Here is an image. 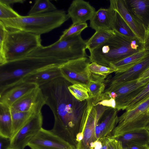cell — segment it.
Wrapping results in <instances>:
<instances>
[{
	"mask_svg": "<svg viewBox=\"0 0 149 149\" xmlns=\"http://www.w3.org/2000/svg\"><path fill=\"white\" fill-rule=\"evenodd\" d=\"M84 138V133L82 132H79L76 136V140L78 142L81 141Z\"/></svg>",
	"mask_w": 149,
	"mask_h": 149,
	"instance_id": "43",
	"label": "cell"
},
{
	"mask_svg": "<svg viewBox=\"0 0 149 149\" xmlns=\"http://www.w3.org/2000/svg\"><path fill=\"white\" fill-rule=\"evenodd\" d=\"M41 112L33 115L10 140L8 148L24 149L42 128Z\"/></svg>",
	"mask_w": 149,
	"mask_h": 149,
	"instance_id": "8",
	"label": "cell"
},
{
	"mask_svg": "<svg viewBox=\"0 0 149 149\" xmlns=\"http://www.w3.org/2000/svg\"><path fill=\"white\" fill-rule=\"evenodd\" d=\"M109 7L120 14L136 37L144 43L149 33H148L143 25L130 13L127 9L125 0H111Z\"/></svg>",
	"mask_w": 149,
	"mask_h": 149,
	"instance_id": "11",
	"label": "cell"
},
{
	"mask_svg": "<svg viewBox=\"0 0 149 149\" xmlns=\"http://www.w3.org/2000/svg\"><path fill=\"white\" fill-rule=\"evenodd\" d=\"M149 108V97L132 109L126 111L118 117V125H124L135 120Z\"/></svg>",
	"mask_w": 149,
	"mask_h": 149,
	"instance_id": "25",
	"label": "cell"
},
{
	"mask_svg": "<svg viewBox=\"0 0 149 149\" xmlns=\"http://www.w3.org/2000/svg\"><path fill=\"white\" fill-rule=\"evenodd\" d=\"M130 13L149 33V0H125Z\"/></svg>",
	"mask_w": 149,
	"mask_h": 149,
	"instance_id": "15",
	"label": "cell"
},
{
	"mask_svg": "<svg viewBox=\"0 0 149 149\" xmlns=\"http://www.w3.org/2000/svg\"><path fill=\"white\" fill-rule=\"evenodd\" d=\"M64 63L52 57L26 56L0 66V92L20 83L26 75Z\"/></svg>",
	"mask_w": 149,
	"mask_h": 149,
	"instance_id": "3",
	"label": "cell"
},
{
	"mask_svg": "<svg viewBox=\"0 0 149 149\" xmlns=\"http://www.w3.org/2000/svg\"><path fill=\"white\" fill-rule=\"evenodd\" d=\"M124 146L132 145H149V132L146 128L134 130L115 138Z\"/></svg>",
	"mask_w": 149,
	"mask_h": 149,
	"instance_id": "21",
	"label": "cell"
},
{
	"mask_svg": "<svg viewBox=\"0 0 149 149\" xmlns=\"http://www.w3.org/2000/svg\"><path fill=\"white\" fill-rule=\"evenodd\" d=\"M69 18L65 11L57 10L0 21L8 29L20 30L40 36L60 27Z\"/></svg>",
	"mask_w": 149,
	"mask_h": 149,
	"instance_id": "4",
	"label": "cell"
},
{
	"mask_svg": "<svg viewBox=\"0 0 149 149\" xmlns=\"http://www.w3.org/2000/svg\"><path fill=\"white\" fill-rule=\"evenodd\" d=\"M76 148H77L78 149H83L82 148H81L80 146L78 145H77ZM90 149H93V148H91Z\"/></svg>",
	"mask_w": 149,
	"mask_h": 149,
	"instance_id": "45",
	"label": "cell"
},
{
	"mask_svg": "<svg viewBox=\"0 0 149 149\" xmlns=\"http://www.w3.org/2000/svg\"><path fill=\"white\" fill-rule=\"evenodd\" d=\"M63 77L54 79L40 87L46 104L54 115V123L51 131L67 141L72 129L80 126L87 100L80 101L71 94L68 86L72 84Z\"/></svg>",
	"mask_w": 149,
	"mask_h": 149,
	"instance_id": "1",
	"label": "cell"
},
{
	"mask_svg": "<svg viewBox=\"0 0 149 149\" xmlns=\"http://www.w3.org/2000/svg\"><path fill=\"white\" fill-rule=\"evenodd\" d=\"M110 136H109L106 137L102 141V146L101 149H107V144Z\"/></svg>",
	"mask_w": 149,
	"mask_h": 149,
	"instance_id": "42",
	"label": "cell"
},
{
	"mask_svg": "<svg viewBox=\"0 0 149 149\" xmlns=\"http://www.w3.org/2000/svg\"><path fill=\"white\" fill-rule=\"evenodd\" d=\"M114 11L111 26L112 30L119 34L128 37L132 38H137L120 14L117 12Z\"/></svg>",
	"mask_w": 149,
	"mask_h": 149,
	"instance_id": "28",
	"label": "cell"
},
{
	"mask_svg": "<svg viewBox=\"0 0 149 149\" xmlns=\"http://www.w3.org/2000/svg\"><path fill=\"white\" fill-rule=\"evenodd\" d=\"M114 32L104 43L90 52L91 63L111 68L113 63L145 50L144 43L138 38H130Z\"/></svg>",
	"mask_w": 149,
	"mask_h": 149,
	"instance_id": "2",
	"label": "cell"
},
{
	"mask_svg": "<svg viewBox=\"0 0 149 149\" xmlns=\"http://www.w3.org/2000/svg\"><path fill=\"white\" fill-rule=\"evenodd\" d=\"M115 11L110 7L100 8L96 11L90 20V26L95 31L112 30V24Z\"/></svg>",
	"mask_w": 149,
	"mask_h": 149,
	"instance_id": "20",
	"label": "cell"
},
{
	"mask_svg": "<svg viewBox=\"0 0 149 149\" xmlns=\"http://www.w3.org/2000/svg\"><path fill=\"white\" fill-rule=\"evenodd\" d=\"M91 63L88 57L70 61L60 67L63 77L72 84H78L87 86L91 79L88 68Z\"/></svg>",
	"mask_w": 149,
	"mask_h": 149,
	"instance_id": "7",
	"label": "cell"
},
{
	"mask_svg": "<svg viewBox=\"0 0 149 149\" xmlns=\"http://www.w3.org/2000/svg\"><path fill=\"white\" fill-rule=\"evenodd\" d=\"M25 1L24 0H0V2L9 6L15 3H23Z\"/></svg>",
	"mask_w": 149,
	"mask_h": 149,
	"instance_id": "38",
	"label": "cell"
},
{
	"mask_svg": "<svg viewBox=\"0 0 149 149\" xmlns=\"http://www.w3.org/2000/svg\"><path fill=\"white\" fill-rule=\"evenodd\" d=\"M146 128L148 131L149 132V123L146 126Z\"/></svg>",
	"mask_w": 149,
	"mask_h": 149,
	"instance_id": "46",
	"label": "cell"
},
{
	"mask_svg": "<svg viewBox=\"0 0 149 149\" xmlns=\"http://www.w3.org/2000/svg\"><path fill=\"white\" fill-rule=\"evenodd\" d=\"M43 106H39L26 111H16L10 107L12 121L13 136L34 114L41 112Z\"/></svg>",
	"mask_w": 149,
	"mask_h": 149,
	"instance_id": "24",
	"label": "cell"
},
{
	"mask_svg": "<svg viewBox=\"0 0 149 149\" xmlns=\"http://www.w3.org/2000/svg\"><path fill=\"white\" fill-rule=\"evenodd\" d=\"M55 6L48 0H37L31 7L28 15L41 14L57 10Z\"/></svg>",
	"mask_w": 149,
	"mask_h": 149,
	"instance_id": "29",
	"label": "cell"
},
{
	"mask_svg": "<svg viewBox=\"0 0 149 149\" xmlns=\"http://www.w3.org/2000/svg\"><path fill=\"white\" fill-rule=\"evenodd\" d=\"M149 82V77L137 78L118 85L108 86L104 92L113 91L117 96L115 99L116 103L131 93L146 85Z\"/></svg>",
	"mask_w": 149,
	"mask_h": 149,
	"instance_id": "19",
	"label": "cell"
},
{
	"mask_svg": "<svg viewBox=\"0 0 149 149\" xmlns=\"http://www.w3.org/2000/svg\"><path fill=\"white\" fill-rule=\"evenodd\" d=\"M88 68L92 77L103 80H104L108 75L116 71L113 68L103 66L95 62L90 63Z\"/></svg>",
	"mask_w": 149,
	"mask_h": 149,
	"instance_id": "30",
	"label": "cell"
},
{
	"mask_svg": "<svg viewBox=\"0 0 149 149\" xmlns=\"http://www.w3.org/2000/svg\"><path fill=\"white\" fill-rule=\"evenodd\" d=\"M12 121L10 108L0 103V136L10 140L13 137Z\"/></svg>",
	"mask_w": 149,
	"mask_h": 149,
	"instance_id": "22",
	"label": "cell"
},
{
	"mask_svg": "<svg viewBox=\"0 0 149 149\" xmlns=\"http://www.w3.org/2000/svg\"><path fill=\"white\" fill-rule=\"evenodd\" d=\"M148 77H149V67L140 75L139 78L143 79Z\"/></svg>",
	"mask_w": 149,
	"mask_h": 149,
	"instance_id": "40",
	"label": "cell"
},
{
	"mask_svg": "<svg viewBox=\"0 0 149 149\" xmlns=\"http://www.w3.org/2000/svg\"><path fill=\"white\" fill-rule=\"evenodd\" d=\"M45 104L44 95L40 88L38 87L19 98L10 107L16 111H26Z\"/></svg>",
	"mask_w": 149,
	"mask_h": 149,
	"instance_id": "14",
	"label": "cell"
},
{
	"mask_svg": "<svg viewBox=\"0 0 149 149\" xmlns=\"http://www.w3.org/2000/svg\"><path fill=\"white\" fill-rule=\"evenodd\" d=\"M31 149H76L69 142L42 128L29 143Z\"/></svg>",
	"mask_w": 149,
	"mask_h": 149,
	"instance_id": "10",
	"label": "cell"
},
{
	"mask_svg": "<svg viewBox=\"0 0 149 149\" xmlns=\"http://www.w3.org/2000/svg\"><path fill=\"white\" fill-rule=\"evenodd\" d=\"M147 52L145 50L131 55L112 64L111 68L116 70L115 73L124 72L139 62Z\"/></svg>",
	"mask_w": 149,
	"mask_h": 149,
	"instance_id": "26",
	"label": "cell"
},
{
	"mask_svg": "<svg viewBox=\"0 0 149 149\" xmlns=\"http://www.w3.org/2000/svg\"><path fill=\"white\" fill-rule=\"evenodd\" d=\"M96 11L88 2L83 0L72 1L68 10V15L72 23H86L90 20Z\"/></svg>",
	"mask_w": 149,
	"mask_h": 149,
	"instance_id": "13",
	"label": "cell"
},
{
	"mask_svg": "<svg viewBox=\"0 0 149 149\" xmlns=\"http://www.w3.org/2000/svg\"><path fill=\"white\" fill-rule=\"evenodd\" d=\"M38 87H39L35 84L21 82L0 93V103L10 107L19 98Z\"/></svg>",
	"mask_w": 149,
	"mask_h": 149,
	"instance_id": "16",
	"label": "cell"
},
{
	"mask_svg": "<svg viewBox=\"0 0 149 149\" xmlns=\"http://www.w3.org/2000/svg\"></svg>",
	"mask_w": 149,
	"mask_h": 149,
	"instance_id": "50",
	"label": "cell"
},
{
	"mask_svg": "<svg viewBox=\"0 0 149 149\" xmlns=\"http://www.w3.org/2000/svg\"><path fill=\"white\" fill-rule=\"evenodd\" d=\"M88 27L86 22L72 23L68 29L63 32L58 40H62L81 34V32Z\"/></svg>",
	"mask_w": 149,
	"mask_h": 149,
	"instance_id": "33",
	"label": "cell"
},
{
	"mask_svg": "<svg viewBox=\"0 0 149 149\" xmlns=\"http://www.w3.org/2000/svg\"><path fill=\"white\" fill-rule=\"evenodd\" d=\"M21 16L10 6L0 2V20L15 19Z\"/></svg>",
	"mask_w": 149,
	"mask_h": 149,
	"instance_id": "34",
	"label": "cell"
},
{
	"mask_svg": "<svg viewBox=\"0 0 149 149\" xmlns=\"http://www.w3.org/2000/svg\"><path fill=\"white\" fill-rule=\"evenodd\" d=\"M104 80L91 78L87 86L88 91L89 99H96L104 93L105 85Z\"/></svg>",
	"mask_w": 149,
	"mask_h": 149,
	"instance_id": "31",
	"label": "cell"
},
{
	"mask_svg": "<svg viewBox=\"0 0 149 149\" xmlns=\"http://www.w3.org/2000/svg\"><path fill=\"white\" fill-rule=\"evenodd\" d=\"M122 143L120 141L109 137L107 149H123Z\"/></svg>",
	"mask_w": 149,
	"mask_h": 149,
	"instance_id": "35",
	"label": "cell"
},
{
	"mask_svg": "<svg viewBox=\"0 0 149 149\" xmlns=\"http://www.w3.org/2000/svg\"><path fill=\"white\" fill-rule=\"evenodd\" d=\"M145 49L149 50V34L147 36L144 43Z\"/></svg>",
	"mask_w": 149,
	"mask_h": 149,
	"instance_id": "44",
	"label": "cell"
},
{
	"mask_svg": "<svg viewBox=\"0 0 149 149\" xmlns=\"http://www.w3.org/2000/svg\"><path fill=\"white\" fill-rule=\"evenodd\" d=\"M149 67V50L138 63L127 70L115 73L110 80L109 86H114L138 78Z\"/></svg>",
	"mask_w": 149,
	"mask_h": 149,
	"instance_id": "12",
	"label": "cell"
},
{
	"mask_svg": "<svg viewBox=\"0 0 149 149\" xmlns=\"http://www.w3.org/2000/svg\"><path fill=\"white\" fill-rule=\"evenodd\" d=\"M86 41L80 34L63 40H58L47 46L42 45L27 56L52 57L65 63L79 58L88 57L86 52Z\"/></svg>",
	"mask_w": 149,
	"mask_h": 149,
	"instance_id": "6",
	"label": "cell"
},
{
	"mask_svg": "<svg viewBox=\"0 0 149 149\" xmlns=\"http://www.w3.org/2000/svg\"><path fill=\"white\" fill-rule=\"evenodd\" d=\"M123 147V149H149V145H132Z\"/></svg>",
	"mask_w": 149,
	"mask_h": 149,
	"instance_id": "36",
	"label": "cell"
},
{
	"mask_svg": "<svg viewBox=\"0 0 149 149\" xmlns=\"http://www.w3.org/2000/svg\"><path fill=\"white\" fill-rule=\"evenodd\" d=\"M71 94L77 100L83 101L89 99L88 91L86 86L80 84H71L68 87Z\"/></svg>",
	"mask_w": 149,
	"mask_h": 149,
	"instance_id": "32",
	"label": "cell"
},
{
	"mask_svg": "<svg viewBox=\"0 0 149 149\" xmlns=\"http://www.w3.org/2000/svg\"><path fill=\"white\" fill-rule=\"evenodd\" d=\"M76 149H78L77 148H76Z\"/></svg>",
	"mask_w": 149,
	"mask_h": 149,
	"instance_id": "49",
	"label": "cell"
},
{
	"mask_svg": "<svg viewBox=\"0 0 149 149\" xmlns=\"http://www.w3.org/2000/svg\"><path fill=\"white\" fill-rule=\"evenodd\" d=\"M102 146V142L100 140H96L91 143L90 147L93 149H101Z\"/></svg>",
	"mask_w": 149,
	"mask_h": 149,
	"instance_id": "39",
	"label": "cell"
},
{
	"mask_svg": "<svg viewBox=\"0 0 149 149\" xmlns=\"http://www.w3.org/2000/svg\"><path fill=\"white\" fill-rule=\"evenodd\" d=\"M118 111L115 109L109 108L106 111V115L104 120L98 124L100 131L99 140L102 142L106 137L109 136L118 123Z\"/></svg>",
	"mask_w": 149,
	"mask_h": 149,
	"instance_id": "23",
	"label": "cell"
},
{
	"mask_svg": "<svg viewBox=\"0 0 149 149\" xmlns=\"http://www.w3.org/2000/svg\"><path fill=\"white\" fill-rule=\"evenodd\" d=\"M99 108L92 103L88 104L84 112L79 132L84 133V138L78 143L83 149H90L91 143L96 140L95 128L99 121Z\"/></svg>",
	"mask_w": 149,
	"mask_h": 149,
	"instance_id": "9",
	"label": "cell"
},
{
	"mask_svg": "<svg viewBox=\"0 0 149 149\" xmlns=\"http://www.w3.org/2000/svg\"><path fill=\"white\" fill-rule=\"evenodd\" d=\"M60 67L53 66L28 74L22 79L20 83H34L40 87L54 79L63 77Z\"/></svg>",
	"mask_w": 149,
	"mask_h": 149,
	"instance_id": "17",
	"label": "cell"
},
{
	"mask_svg": "<svg viewBox=\"0 0 149 149\" xmlns=\"http://www.w3.org/2000/svg\"><path fill=\"white\" fill-rule=\"evenodd\" d=\"M147 112L149 114V108L147 110Z\"/></svg>",
	"mask_w": 149,
	"mask_h": 149,
	"instance_id": "47",
	"label": "cell"
},
{
	"mask_svg": "<svg viewBox=\"0 0 149 149\" xmlns=\"http://www.w3.org/2000/svg\"><path fill=\"white\" fill-rule=\"evenodd\" d=\"M100 134V131L98 124L95 128V135L96 140H99Z\"/></svg>",
	"mask_w": 149,
	"mask_h": 149,
	"instance_id": "41",
	"label": "cell"
},
{
	"mask_svg": "<svg viewBox=\"0 0 149 149\" xmlns=\"http://www.w3.org/2000/svg\"><path fill=\"white\" fill-rule=\"evenodd\" d=\"M10 140L0 137V149H6L8 147Z\"/></svg>",
	"mask_w": 149,
	"mask_h": 149,
	"instance_id": "37",
	"label": "cell"
},
{
	"mask_svg": "<svg viewBox=\"0 0 149 149\" xmlns=\"http://www.w3.org/2000/svg\"><path fill=\"white\" fill-rule=\"evenodd\" d=\"M41 42L40 35L7 29L3 49L0 52V66L27 56L42 46Z\"/></svg>",
	"mask_w": 149,
	"mask_h": 149,
	"instance_id": "5",
	"label": "cell"
},
{
	"mask_svg": "<svg viewBox=\"0 0 149 149\" xmlns=\"http://www.w3.org/2000/svg\"><path fill=\"white\" fill-rule=\"evenodd\" d=\"M149 97V82L145 86L131 93L116 104V109L130 110Z\"/></svg>",
	"mask_w": 149,
	"mask_h": 149,
	"instance_id": "18",
	"label": "cell"
},
{
	"mask_svg": "<svg viewBox=\"0 0 149 149\" xmlns=\"http://www.w3.org/2000/svg\"><path fill=\"white\" fill-rule=\"evenodd\" d=\"M6 149H10V148H8Z\"/></svg>",
	"mask_w": 149,
	"mask_h": 149,
	"instance_id": "48",
	"label": "cell"
},
{
	"mask_svg": "<svg viewBox=\"0 0 149 149\" xmlns=\"http://www.w3.org/2000/svg\"><path fill=\"white\" fill-rule=\"evenodd\" d=\"M112 30H100L95 33L86 40V47L91 52L104 43L114 33Z\"/></svg>",
	"mask_w": 149,
	"mask_h": 149,
	"instance_id": "27",
	"label": "cell"
}]
</instances>
